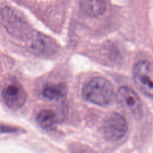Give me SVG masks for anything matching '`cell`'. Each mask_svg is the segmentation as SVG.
I'll list each match as a JSON object with an SVG mask.
<instances>
[{"instance_id":"6da1fadb","label":"cell","mask_w":153,"mask_h":153,"mask_svg":"<svg viewBox=\"0 0 153 153\" xmlns=\"http://www.w3.org/2000/svg\"><path fill=\"white\" fill-rule=\"evenodd\" d=\"M82 94L85 100L100 106L111 104L116 97L111 84L101 77L94 78L85 83Z\"/></svg>"},{"instance_id":"7a4b0ae2","label":"cell","mask_w":153,"mask_h":153,"mask_svg":"<svg viewBox=\"0 0 153 153\" xmlns=\"http://www.w3.org/2000/svg\"><path fill=\"white\" fill-rule=\"evenodd\" d=\"M134 84L139 91L149 98H153V64L143 60L137 62L133 69Z\"/></svg>"},{"instance_id":"3957f363","label":"cell","mask_w":153,"mask_h":153,"mask_svg":"<svg viewBox=\"0 0 153 153\" xmlns=\"http://www.w3.org/2000/svg\"><path fill=\"white\" fill-rule=\"evenodd\" d=\"M128 130V125L123 116L113 113L105 119L103 125L104 135L108 140L117 141L124 137Z\"/></svg>"},{"instance_id":"277c9868","label":"cell","mask_w":153,"mask_h":153,"mask_svg":"<svg viewBox=\"0 0 153 153\" xmlns=\"http://www.w3.org/2000/svg\"><path fill=\"white\" fill-rule=\"evenodd\" d=\"M118 102L126 111L134 116H139L142 112V103L138 95L126 86L119 88L117 95Z\"/></svg>"},{"instance_id":"5b68a950","label":"cell","mask_w":153,"mask_h":153,"mask_svg":"<svg viewBox=\"0 0 153 153\" xmlns=\"http://www.w3.org/2000/svg\"><path fill=\"white\" fill-rule=\"evenodd\" d=\"M2 22L6 29L16 37L23 36L28 32V25L17 12L9 7L2 10Z\"/></svg>"},{"instance_id":"8992f818","label":"cell","mask_w":153,"mask_h":153,"mask_svg":"<svg viewBox=\"0 0 153 153\" xmlns=\"http://www.w3.org/2000/svg\"><path fill=\"white\" fill-rule=\"evenodd\" d=\"M2 97L5 104L13 110H17L24 105L27 94L24 88L17 82H12L4 88Z\"/></svg>"},{"instance_id":"52a82bcc","label":"cell","mask_w":153,"mask_h":153,"mask_svg":"<svg viewBox=\"0 0 153 153\" xmlns=\"http://www.w3.org/2000/svg\"><path fill=\"white\" fill-rule=\"evenodd\" d=\"M31 46L35 52L46 56L52 55L58 50V45L53 39L40 33L32 35Z\"/></svg>"},{"instance_id":"ba28073f","label":"cell","mask_w":153,"mask_h":153,"mask_svg":"<svg viewBox=\"0 0 153 153\" xmlns=\"http://www.w3.org/2000/svg\"><path fill=\"white\" fill-rule=\"evenodd\" d=\"M80 3L85 13L88 16H100L105 10V0H80Z\"/></svg>"},{"instance_id":"9c48e42d","label":"cell","mask_w":153,"mask_h":153,"mask_svg":"<svg viewBox=\"0 0 153 153\" xmlns=\"http://www.w3.org/2000/svg\"><path fill=\"white\" fill-rule=\"evenodd\" d=\"M66 94V88L63 84L47 85L43 90L45 98L50 100H58L62 99Z\"/></svg>"},{"instance_id":"30bf717a","label":"cell","mask_w":153,"mask_h":153,"mask_svg":"<svg viewBox=\"0 0 153 153\" xmlns=\"http://www.w3.org/2000/svg\"><path fill=\"white\" fill-rule=\"evenodd\" d=\"M37 121L39 125L45 129H51L56 123V116L51 110H43L37 114Z\"/></svg>"}]
</instances>
